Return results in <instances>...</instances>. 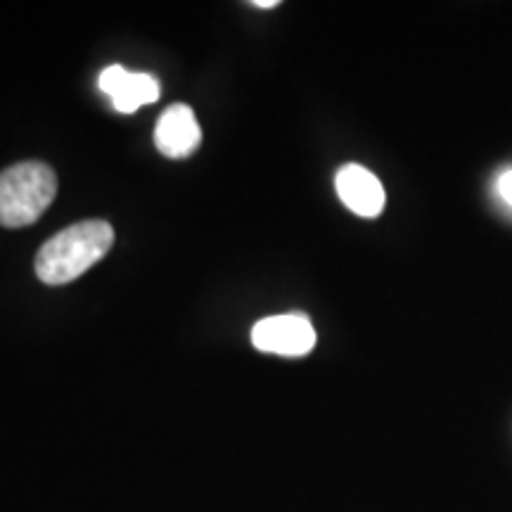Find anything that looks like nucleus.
I'll return each instance as SVG.
<instances>
[{"mask_svg":"<svg viewBox=\"0 0 512 512\" xmlns=\"http://www.w3.org/2000/svg\"><path fill=\"white\" fill-rule=\"evenodd\" d=\"M498 195L512 207V171H505V174L498 178Z\"/></svg>","mask_w":512,"mask_h":512,"instance_id":"8","label":"nucleus"},{"mask_svg":"<svg viewBox=\"0 0 512 512\" xmlns=\"http://www.w3.org/2000/svg\"><path fill=\"white\" fill-rule=\"evenodd\" d=\"M159 98V81L150 74H128L121 91L114 95V110L121 114H133L138 107L150 105Z\"/></svg>","mask_w":512,"mask_h":512,"instance_id":"6","label":"nucleus"},{"mask_svg":"<svg viewBox=\"0 0 512 512\" xmlns=\"http://www.w3.org/2000/svg\"><path fill=\"white\" fill-rule=\"evenodd\" d=\"M57 195V176L43 162H19L0 174V226L24 228L41 219Z\"/></svg>","mask_w":512,"mask_h":512,"instance_id":"2","label":"nucleus"},{"mask_svg":"<svg viewBox=\"0 0 512 512\" xmlns=\"http://www.w3.org/2000/svg\"><path fill=\"white\" fill-rule=\"evenodd\" d=\"M128 74H131V72H126V67H121V64H112V67H107L105 72L100 74V81H98L100 91L110 95V98H114V95L121 91V86L126 83Z\"/></svg>","mask_w":512,"mask_h":512,"instance_id":"7","label":"nucleus"},{"mask_svg":"<svg viewBox=\"0 0 512 512\" xmlns=\"http://www.w3.org/2000/svg\"><path fill=\"white\" fill-rule=\"evenodd\" d=\"M335 188L344 207L363 216V219H375L384 209V188L375 174H370L366 166L347 164L339 169L335 178Z\"/></svg>","mask_w":512,"mask_h":512,"instance_id":"5","label":"nucleus"},{"mask_svg":"<svg viewBox=\"0 0 512 512\" xmlns=\"http://www.w3.org/2000/svg\"><path fill=\"white\" fill-rule=\"evenodd\" d=\"M114 245V228L88 219L60 230L36 254V275L46 285H67L102 261Z\"/></svg>","mask_w":512,"mask_h":512,"instance_id":"1","label":"nucleus"},{"mask_svg":"<svg viewBox=\"0 0 512 512\" xmlns=\"http://www.w3.org/2000/svg\"><path fill=\"white\" fill-rule=\"evenodd\" d=\"M202 143V128L195 112L183 102L166 107L155 128V145L164 157L185 159L195 155Z\"/></svg>","mask_w":512,"mask_h":512,"instance_id":"4","label":"nucleus"},{"mask_svg":"<svg viewBox=\"0 0 512 512\" xmlns=\"http://www.w3.org/2000/svg\"><path fill=\"white\" fill-rule=\"evenodd\" d=\"M316 330L304 313H283L259 320L252 328V344L264 354L297 358L316 347Z\"/></svg>","mask_w":512,"mask_h":512,"instance_id":"3","label":"nucleus"},{"mask_svg":"<svg viewBox=\"0 0 512 512\" xmlns=\"http://www.w3.org/2000/svg\"><path fill=\"white\" fill-rule=\"evenodd\" d=\"M252 5L259 10H273V8H278L280 0H252Z\"/></svg>","mask_w":512,"mask_h":512,"instance_id":"9","label":"nucleus"}]
</instances>
